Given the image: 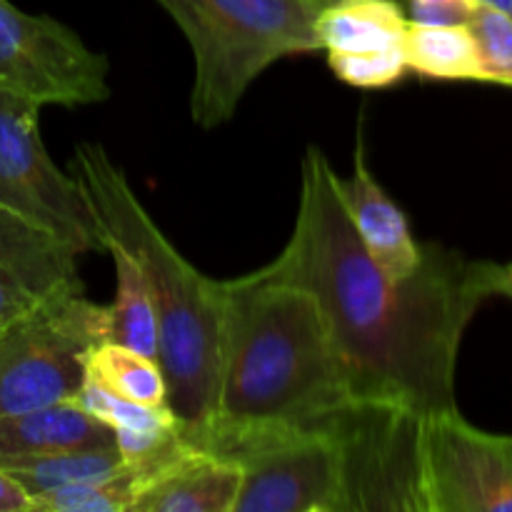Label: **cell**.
<instances>
[{
    "label": "cell",
    "mask_w": 512,
    "mask_h": 512,
    "mask_svg": "<svg viewBox=\"0 0 512 512\" xmlns=\"http://www.w3.org/2000/svg\"><path fill=\"white\" fill-rule=\"evenodd\" d=\"M260 273L318 300L355 400L428 415L455 410V365L465 328L490 295L508 290V265L423 245L405 278H390L348 218L338 175L320 148L303 158L293 235Z\"/></svg>",
    "instance_id": "cell-1"
},
{
    "label": "cell",
    "mask_w": 512,
    "mask_h": 512,
    "mask_svg": "<svg viewBox=\"0 0 512 512\" xmlns=\"http://www.w3.org/2000/svg\"><path fill=\"white\" fill-rule=\"evenodd\" d=\"M225 290L218 400L195 448L255 428L328 433L355 398L318 300L260 270Z\"/></svg>",
    "instance_id": "cell-2"
},
{
    "label": "cell",
    "mask_w": 512,
    "mask_h": 512,
    "mask_svg": "<svg viewBox=\"0 0 512 512\" xmlns=\"http://www.w3.org/2000/svg\"><path fill=\"white\" fill-rule=\"evenodd\" d=\"M70 165L105 240L123 245L143 270L158 318V363L168 385V405L193 443L208 428L218 400L225 280L208 278L175 250L98 143H80Z\"/></svg>",
    "instance_id": "cell-3"
},
{
    "label": "cell",
    "mask_w": 512,
    "mask_h": 512,
    "mask_svg": "<svg viewBox=\"0 0 512 512\" xmlns=\"http://www.w3.org/2000/svg\"><path fill=\"white\" fill-rule=\"evenodd\" d=\"M188 38L195 60L193 123L230 120L250 83L285 55L320 50V0H155Z\"/></svg>",
    "instance_id": "cell-4"
},
{
    "label": "cell",
    "mask_w": 512,
    "mask_h": 512,
    "mask_svg": "<svg viewBox=\"0 0 512 512\" xmlns=\"http://www.w3.org/2000/svg\"><path fill=\"white\" fill-rule=\"evenodd\" d=\"M105 340V305L58 295L0 333V415L75 400L90 350Z\"/></svg>",
    "instance_id": "cell-5"
},
{
    "label": "cell",
    "mask_w": 512,
    "mask_h": 512,
    "mask_svg": "<svg viewBox=\"0 0 512 512\" xmlns=\"http://www.w3.org/2000/svg\"><path fill=\"white\" fill-rule=\"evenodd\" d=\"M423 415L353 400L328 433L340 450V512H428Z\"/></svg>",
    "instance_id": "cell-6"
},
{
    "label": "cell",
    "mask_w": 512,
    "mask_h": 512,
    "mask_svg": "<svg viewBox=\"0 0 512 512\" xmlns=\"http://www.w3.org/2000/svg\"><path fill=\"white\" fill-rule=\"evenodd\" d=\"M43 105L0 88V208L30 220L75 253H108L105 230L75 175L45 150L38 118Z\"/></svg>",
    "instance_id": "cell-7"
},
{
    "label": "cell",
    "mask_w": 512,
    "mask_h": 512,
    "mask_svg": "<svg viewBox=\"0 0 512 512\" xmlns=\"http://www.w3.org/2000/svg\"><path fill=\"white\" fill-rule=\"evenodd\" d=\"M205 453L240 468L233 512H340L343 470L330 433L240 430L215 438Z\"/></svg>",
    "instance_id": "cell-8"
},
{
    "label": "cell",
    "mask_w": 512,
    "mask_h": 512,
    "mask_svg": "<svg viewBox=\"0 0 512 512\" xmlns=\"http://www.w3.org/2000/svg\"><path fill=\"white\" fill-rule=\"evenodd\" d=\"M0 88L40 105H93L110 98L108 60L60 20L0 0Z\"/></svg>",
    "instance_id": "cell-9"
},
{
    "label": "cell",
    "mask_w": 512,
    "mask_h": 512,
    "mask_svg": "<svg viewBox=\"0 0 512 512\" xmlns=\"http://www.w3.org/2000/svg\"><path fill=\"white\" fill-rule=\"evenodd\" d=\"M428 512H512V438L473 428L455 410L423 420Z\"/></svg>",
    "instance_id": "cell-10"
},
{
    "label": "cell",
    "mask_w": 512,
    "mask_h": 512,
    "mask_svg": "<svg viewBox=\"0 0 512 512\" xmlns=\"http://www.w3.org/2000/svg\"><path fill=\"white\" fill-rule=\"evenodd\" d=\"M75 290H85L78 253L48 230L0 208V333Z\"/></svg>",
    "instance_id": "cell-11"
},
{
    "label": "cell",
    "mask_w": 512,
    "mask_h": 512,
    "mask_svg": "<svg viewBox=\"0 0 512 512\" xmlns=\"http://www.w3.org/2000/svg\"><path fill=\"white\" fill-rule=\"evenodd\" d=\"M338 190L348 218L375 263L390 278H405L423 260V245L413 238L410 225L400 205L373 178L365 160L363 140L355 148L353 173L338 175Z\"/></svg>",
    "instance_id": "cell-12"
},
{
    "label": "cell",
    "mask_w": 512,
    "mask_h": 512,
    "mask_svg": "<svg viewBox=\"0 0 512 512\" xmlns=\"http://www.w3.org/2000/svg\"><path fill=\"white\" fill-rule=\"evenodd\" d=\"M240 468L188 445L140 490L133 512H233Z\"/></svg>",
    "instance_id": "cell-13"
},
{
    "label": "cell",
    "mask_w": 512,
    "mask_h": 512,
    "mask_svg": "<svg viewBox=\"0 0 512 512\" xmlns=\"http://www.w3.org/2000/svg\"><path fill=\"white\" fill-rule=\"evenodd\" d=\"M115 443L113 428L100 423L78 400L0 415V458L45 455Z\"/></svg>",
    "instance_id": "cell-14"
},
{
    "label": "cell",
    "mask_w": 512,
    "mask_h": 512,
    "mask_svg": "<svg viewBox=\"0 0 512 512\" xmlns=\"http://www.w3.org/2000/svg\"><path fill=\"white\" fill-rule=\"evenodd\" d=\"M400 0H330L315 15V38L328 55L405 50L408 30Z\"/></svg>",
    "instance_id": "cell-15"
},
{
    "label": "cell",
    "mask_w": 512,
    "mask_h": 512,
    "mask_svg": "<svg viewBox=\"0 0 512 512\" xmlns=\"http://www.w3.org/2000/svg\"><path fill=\"white\" fill-rule=\"evenodd\" d=\"M108 255L115 265V300L105 305V340L158 360V318L148 283L133 255L108 240Z\"/></svg>",
    "instance_id": "cell-16"
},
{
    "label": "cell",
    "mask_w": 512,
    "mask_h": 512,
    "mask_svg": "<svg viewBox=\"0 0 512 512\" xmlns=\"http://www.w3.org/2000/svg\"><path fill=\"white\" fill-rule=\"evenodd\" d=\"M125 468L118 445H90V448L60 450L45 455H20V458H0V470L10 475L25 493L33 498L68 485L103 480Z\"/></svg>",
    "instance_id": "cell-17"
},
{
    "label": "cell",
    "mask_w": 512,
    "mask_h": 512,
    "mask_svg": "<svg viewBox=\"0 0 512 512\" xmlns=\"http://www.w3.org/2000/svg\"><path fill=\"white\" fill-rule=\"evenodd\" d=\"M405 60L410 73L423 78L485 83L478 45L468 25H425L410 20L405 30Z\"/></svg>",
    "instance_id": "cell-18"
},
{
    "label": "cell",
    "mask_w": 512,
    "mask_h": 512,
    "mask_svg": "<svg viewBox=\"0 0 512 512\" xmlns=\"http://www.w3.org/2000/svg\"><path fill=\"white\" fill-rule=\"evenodd\" d=\"M88 378L98 380L120 398L143 405H168L163 368L150 355L115 343H98L88 355Z\"/></svg>",
    "instance_id": "cell-19"
},
{
    "label": "cell",
    "mask_w": 512,
    "mask_h": 512,
    "mask_svg": "<svg viewBox=\"0 0 512 512\" xmlns=\"http://www.w3.org/2000/svg\"><path fill=\"white\" fill-rule=\"evenodd\" d=\"M140 495V475L133 465L90 483L68 485L33 498V512H133Z\"/></svg>",
    "instance_id": "cell-20"
},
{
    "label": "cell",
    "mask_w": 512,
    "mask_h": 512,
    "mask_svg": "<svg viewBox=\"0 0 512 512\" xmlns=\"http://www.w3.org/2000/svg\"><path fill=\"white\" fill-rule=\"evenodd\" d=\"M75 400H78L93 418H98L100 423H105L113 430L148 433V430L183 428L178 415L170 410V405L133 403V400L115 395L113 390H108L105 385H100L98 380L88 378V375H85V383L80 385Z\"/></svg>",
    "instance_id": "cell-21"
},
{
    "label": "cell",
    "mask_w": 512,
    "mask_h": 512,
    "mask_svg": "<svg viewBox=\"0 0 512 512\" xmlns=\"http://www.w3.org/2000/svg\"><path fill=\"white\" fill-rule=\"evenodd\" d=\"M468 28L478 45L485 83H500L512 88V18L500 10L478 5Z\"/></svg>",
    "instance_id": "cell-22"
},
{
    "label": "cell",
    "mask_w": 512,
    "mask_h": 512,
    "mask_svg": "<svg viewBox=\"0 0 512 512\" xmlns=\"http://www.w3.org/2000/svg\"><path fill=\"white\" fill-rule=\"evenodd\" d=\"M330 70L353 88H390L403 80L408 70L405 50H388L375 55H328Z\"/></svg>",
    "instance_id": "cell-23"
},
{
    "label": "cell",
    "mask_w": 512,
    "mask_h": 512,
    "mask_svg": "<svg viewBox=\"0 0 512 512\" xmlns=\"http://www.w3.org/2000/svg\"><path fill=\"white\" fill-rule=\"evenodd\" d=\"M413 23L425 25H468L478 10V0H400Z\"/></svg>",
    "instance_id": "cell-24"
},
{
    "label": "cell",
    "mask_w": 512,
    "mask_h": 512,
    "mask_svg": "<svg viewBox=\"0 0 512 512\" xmlns=\"http://www.w3.org/2000/svg\"><path fill=\"white\" fill-rule=\"evenodd\" d=\"M0 512H33L30 495L5 470H0Z\"/></svg>",
    "instance_id": "cell-25"
},
{
    "label": "cell",
    "mask_w": 512,
    "mask_h": 512,
    "mask_svg": "<svg viewBox=\"0 0 512 512\" xmlns=\"http://www.w3.org/2000/svg\"><path fill=\"white\" fill-rule=\"evenodd\" d=\"M480 5H488V8L493 10H500V13L510 15L512 18V0H478Z\"/></svg>",
    "instance_id": "cell-26"
},
{
    "label": "cell",
    "mask_w": 512,
    "mask_h": 512,
    "mask_svg": "<svg viewBox=\"0 0 512 512\" xmlns=\"http://www.w3.org/2000/svg\"><path fill=\"white\" fill-rule=\"evenodd\" d=\"M505 295L512 298V265H508V290H505Z\"/></svg>",
    "instance_id": "cell-27"
},
{
    "label": "cell",
    "mask_w": 512,
    "mask_h": 512,
    "mask_svg": "<svg viewBox=\"0 0 512 512\" xmlns=\"http://www.w3.org/2000/svg\"><path fill=\"white\" fill-rule=\"evenodd\" d=\"M320 3H323V5H325V3H328V0H320Z\"/></svg>",
    "instance_id": "cell-28"
},
{
    "label": "cell",
    "mask_w": 512,
    "mask_h": 512,
    "mask_svg": "<svg viewBox=\"0 0 512 512\" xmlns=\"http://www.w3.org/2000/svg\"><path fill=\"white\" fill-rule=\"evenodd\" d=\"M328 3H330V0H328Z\"/></svg>",
    "instance_id": "cell-29"
}]
</instances>
